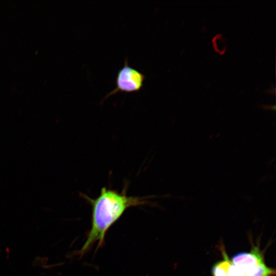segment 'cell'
Segmentation results:
<instances>
[{
    "instance_id": "1",
    "label": "cell",
    "mask_w": 276,
    "mask_h": 276,
    "mask_svg": "<svg viewBox=\"0 0 276 276\" xmlns=\"http://www.w3.org/2000/svg\"><path fill=\"white\" fill-rule=\"evenodd\" d=\"M126 189L119 192L104 187L95 199L83 195L91 206V226L79 254L84 255L96 243L98 248L103 246L107 232L127 209L148 203L146 197L127 196Z\"/></svg>"
},
{
    "instance_id": "2",
    "label": "cell",
    "mask_w": 276,
    "mask_h": 276,
    "mask_svg": "<svg viewBox=\"0 0 276 276\" xmlns=\"http://www.w3.org/2000/svg\"><path fill=\"white\" fill-rule=\"evenodd\" d=\"M231 261L245 276H275V269L265 264L263 253L259 245H253L249 252L235 255Z\"/></svg>"
},
{
    "instance_id": "3",
    "label": "cell",
    "mask_w": 276,
    "mask_h": 276,
    "mask_svg": "<svg viewBox=\"0 0 276 276\" xmlns=\"http://www.w3.org/2000/svg\"><path fill=\"white\" fill-rule=\"evenodd\" d=\"M145 76L137 69L131 67L127 59L118 72L115 88L107 94L104 100L119 92L132 93L139 91L144 85Z\"/></svg>"
},
{
    "instance_id": "4",
    "label": "cell",
    "mask_w": 276,
    "mask_h": 276,
    "mask_svg": "<svg viewBox=\"0 0 276 276\" xmlns=\"http://www.w3.org/2000/svg\"><path fill=\"white\" fill-rule=\"evenodd\" d=\"M223 259L215 263L212 268L213 276H227L228 268L231 260L229 259L224 248H220Z\"/></svg>"
},
{
    "instance_id": "5",
    "label": "cell",
    "mask_w": 276,
    "mask_h": 276,
    "mask_svg": "<svg viewBox=\"0 0 276 276\" xmlns=\"http://www.w3.org/2000/svg\"><path fill=\"white\" fill-rule=\"evenodd\" d=\"M227 276H245L243 271L231 261L227 271Z\"/></svg>"
}]
</instances>
